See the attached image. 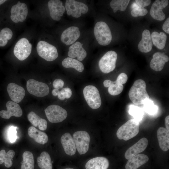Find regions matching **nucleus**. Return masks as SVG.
Segmentation results:
<instances>
[{"mask_svg":"<svg viewBox=\"0 0 169 169\" xmlns=\"http://www.w3.org/2000/svg\"><path fill=\"white\" fill-rule=\"evenodd\" d=\"M146 85L145 82L142 79H137L134 82L128 93L130 100L134 104H143L149 99Z\"/></svg>","mask_w":169,"mask_h":169,"instance_id":"f257e3e1","label":"nucleus"},{"mask_svg":"<svg viewBox=\"0 0 169 169\" xmlns=\"http://www.w3.org/2000/svg\"><path fill=\"white\" fill-rule=\"evenodd\" d=\"M140 123L134 119L129 120L118 129L116 136L120 140L127 141L136 136L139 131Z\"/></svg>","mask_w":169,"mask_h":169,"instance_id":"f03ea898","label":"nucleus"},{"mask_svg":"<svg viewBox=\"0 0 169 169\" xmlns=\"http://www.w3.org/2000/svg\"><path fill=\"white\" fill-rule=\"evenodd\" d=\"M95 36L98 43L100 45L106 46L111 42L112 36L108 25L105 22H97L94 27Z\"/></svg>","mask_w":169,"mask_h":169,"instance_id":"7ed1b4c3","label":"nucleus"},{"mask_svg":"<svg viewBox=\"0 0 169 169\" xmlns=\"http://www.w3.org/2000/svg\"><path fill=\"white\" fill-rule=\"evenodd\" d=\"M84 97L89 106L92 109L99 108L101 104V100L98 89L95 86L89 85L83 90Z\"/></svg>","mask_w":169,"mask_h":169,"instance_id":"20e7f679","label":"nucleus"},{"mask_svg":"<svg viewBox=\"0 0 169 169\" xmlns=\"http://www.w3.org/2000/svg\"><path fill=\"white\" fill-rule=\"evenodd\" d=\"M36 49L38 55L47 61H53L58 57L56 48L45 41H39L37 44Z\"/></svg>","mask_w":169,"mask_h":169,"instance_id":"39448f33","label":"nucleus"},{"mask_svg":"<svg viewBox=\"0 0 169 169\" xmlns=\"http://www.w3.org/2000/svg\"><path fill=\"white\" fill-rule=\"evenodd\" d=\"M72 137L79 153L81 155L87 153L90 142V136L88 133L84 131H77L74 133Z\"/></svg>","mask_w":169,"mask_h":169,"instance_id":"423d86ee","label":"nucleus"},{"mask_svg":"<svg viewBox=\"0 0 169 169\" xmlns=\"http://www.w3.org/2000/svg\"><path fill=\"white\" fill-rule=\"evenodd\" d=\"M45 113L48 120L52 123L61 122L67 118L66 110L56 105H51L45 110Z\"/></svg>","mask_w":169,"mask_h":169,"instance_id":"0eeeda50","label":"nucleus"},{"mask_svg":"<svg viewBox=\"0 0 169 169\" xmlns=\"http://www.w3.org/2000/svg\"><path fill=\"white\" fill-rule=\"evenodd\" d=\"M117 55L114 51L107 52L100 59L99 65L101 71L104 73H108L115 68Z\"/></svg>","mask_w":169,"mask_h":169,"instance_id":"6e6552de","label":"nucleus"},{"mask_svg":"<svg viewBox=\"0 0 169 169\" xmlns=\"http://www.w3.org/2000/svg\"><path fill=\"white\" fill-rule=\"evenodd\" d=\"M65 9L67 14L78 18L82 14H85L88 11V7L84 3L74 0H66Z\"/></svg>","mask_w":169,"mask_h":169,"instance_id":"1a4fd4ad","label":"nucleus"},{"mask_svg":"<svg viewBox=\"0 0 169 169\" xmlns=\"http://www.w3.org/2000/svg\"><path fill=\"white\" fill-rule=\"evenodd\" d=\"M32 48L31 44L27 38H21L17 42L14 46V54L19 60H23L30 54Z\"/></svg>","mask_w":169,"mask_h":169,"instance_id":"9d476101","label":"nucleus"},{"mask_svg":"<svg viewBox=\"0 0 169 169\" xmlns=\"http://www.w3.org/2000/svg\"><path fill=\"white\" fill-rule=\"evenodd\" d=\"M26 87L29 93L37 97H44L49 93V88L46 84L33 79L27 81Z\"/></svg>","mask_w":169,"mask_h":169,"instance_id":"9b49d317","label":"nucleus"},{"mask_svg":"<svg viewBox=\"0 0 169 169\" xmlns=\"http://www.w3.org/2000/svg\"><path fill=\"white\" fill-rule=\"evenodd\" d=\"M11 13V19L14 22H23L26 19L28 14L27 5L24 3L18 1L12 7Z\"/></svg>","mask_w":169,"mask_h":169,"instance_id":"f8f14e48","label":"nucleus"},{"mask_svg":"<svg viewBox=\"0 0 169 169\" xmlns=\"http://www.w3.org/2000/svg\"><path fill=\"white\" fill-rule=\"evenodd\" d=\"M169 3L168 0H156L152 4L150 10V14L154 19L162 21L165 18V15L162 9L166 7Z\"/></svg>","mask_w":169,"mask_h":169,"instance_id":"ddd939ff","label":"nucleus"},{"mask_svg":"<svg viewBox=\"0 0 169 169\" xmlns=\"http://www.w3.org/2000/svg\"><path fill=\"white\" fill-rule=\"evenodd\" d=\"M48 5L52 19L55 21L60 20L65 9L62 2L59 0H50L48 2Z\"/></svg>","mask_w":169,"mask_h":169,"instance_id":"4468645a","label":"nucleus"},{"mask_svg":"<svg viewBox=\"0 0 169 169\" xmlns=\"http://www.w3.org/2000/svg\"><path fill=\"white\" fill-rule=\"evenodd\" d=\"M80 35V31L78 27L71 26L63 32L61 36V40L64 44L69 45L74 43Z\"/></svg>","mask_w":169,"mask_h":169,"instance_id":"2eb2a0df","label":"nucleus"},{"mask_svg":"<svg viewBox=\"0 0 169 169\" xmlns=\"http://www.w3.org/2000/svg\"><path fill=\"white\" fill-rule=\"evenodd\" d=\"M7 110L0 111V116L2 118L8 119L12 116L19 117L23 114L22 110L17 103L10 100L6 104Z\"/></svg>","mask_w":169,"mask_h":169,"instance_id":"dca6fc26","label":"nucleus"},{"mask_svg":"<svg viewBox=\"0 0 169 169\" xmlns=\"http://www.w3.org/2000/svg\"><path fill=\"white\" fill-rule=\"evenodd\" d=\"M7 90L11 99L16 103L20 102L25 95V92L24 88L14 83L9 84Z\"/></svg>","mask_w":169,"mask_h":169,"instance_id":"f3484780","label":"nucleus"},{"mask_svg":"<svg viewBox=\"0 0 169 169\" xmlns=\"http://www.w3.org/2000/svg\"><path fill=\"white\" fill-rule=\"evenodd\" d=\"M128 76L126 74L122 73L120 74L116 81H112L111 84L108 87L109 93L114 96L120 94L123 90V84L126 82Z\"/></svg>","mask_w":169,"mask_h":169,"instance_id":"a211bd4d","label":"nucleus"},{"mask_svg":"<svg viewBox=\"0 0 169 169\" xmlns=\"http://www.w3.org/2000/svg\"><path fill=\"white\" fill-rule=\"evenodd\" d=\"M148 144V140L145 137L142 138L126 151L125 154V158L129 160L143 152L146 148Z\"/></svg>","mask_w":169,"mask_h":169,"instance_id":"6ab92c4d","label":"nucleus"},{"mask_svg":"<svg viewBox=\"0 0 169 169\" xmlns=\"http://www.w3.org/2000/svg\"><path fill=\"white\" fill-rule=\"evenodd\" d=\"M60 141L65 152L69 156H73L76 152V147L74 140L70 134L66 132L63 134Z\"/></svg>","mask_w":169,"mask_h":169,"instance_id":"aec40b11","label":"nucleus"},{"mask_svg":"<svg viewBox=\"0 0 169 169\" xmlns=\"http://www.w3.org/2000/svg\"><path fill=\"white\" fill-rule=\"evenodd\" d=\"M169 60V57L164 53L160 52L155 53L150 63V67L153 70L159 71L163 68L166 63Z\"/></svg>","mask_w":169,"mask_h":169,"instance_id":"412c9836","label":"nucleus"},{"mask_svg":"<svg viewBox=\"0 0 169 169\" xmlns=\"http://www.w3.org/2000/svg\"><path fill=\"white\" fill-rule=\"evenodd\" d=\"M82 45L83 44L78 41L70 46L68 53L69 57L74 59L77 57L78 61L83 60L87 56V53Z\"/></svg>","mask_w":169,"mask_h":169,"instance_id":"4be33fe9","label":"nucleus"},{"mask_svg":"<svg viewBox=\"0 0 169 169\" xmlns=\"http://www.w3.org/2000/svg\"><path fill=\"white\" fill-rule=\"evenodd\" d=\"M109 166L108 159L103 156L92 158L86 163V169H107Z\"/></svg>","mask_w":169,"mask_h":169,"instance_id":"5701e85b","label":"nucleus"},{"mask_svg":"<svg viewBox=\"0 0 169 169\" xmlns=\"http://www.w3.org/2000/svg\"><path fill=\"white\" fill-rule=\"evenodd\" d=\"M153 44L150 31L148 29L144 30L142 34V38L138 45L139 50L142 52L147 53L152 49Z\"/></svg>","mask_w":169,"mask_h":169,"instance_id":"b1692460","label":"nucleus"},{"mask_svg":"<svg viewBox=\"0 0 169 169\" xmlns=\"http://www.w3.org/2000/svg\"><path fill=\"white\" fill-rule=\"evenodd\" d=\"M148 156L144 154H138L128 160L125 166V169H137L149 160Z\"/></svg>","mask_w":169,"mask_h":169,"instance_id":"393cba45","label":"nucleus"},{"mask_svg":"<svg viewBox=\"0 0 169 169\" xmlns=\"http://www.w3.org/2000/svg\"><path fill=\"white\" fill-rule=\"evenodd\" d=\"M157 136L160 148L166 151L169 149V133L164 127H159L157 132Z\"/></svg>","mask_w":169,"mask_h":169,"instance_id":"a878e982","label":"nucleus"},{"mask_svg":"<svg viewBox=\"0 0 169 169\" xmlns=\"http://www.w3.org/2000/svg\"><path fill=\"white\" fill-rule=\"evenodd\" d=\"M28 134L31 138L38 143L44 144L48 141V137L47 135L33 126H31L28 128Z\"/></svg>","mask_w":169,"mask_h":169,"instance_id":"bb28decb","label":"nucleus"},{"mask_svg":"<svg viewBox=\"0 0 169 169\" xmlns=\"http://www.w3.org/2000/svg\"><path fill=\"white\" fill-rule=\"evenodd\" d=\"M28 120L35 127H38L42 131H44L47 128V122L44 119L40 118L35 112L31 111L27 116Z\"/></svg>","mask_w":169,"mask_h":169,"instance_id":"cd10ccee","label":"nucleus"},{"mask_svg":"<svg viewBox=\"0 0 169 169\" xmlns=\"http://www.w3.org/2000/svg\"><path fill=\"white\" fill-rule=\"evenodd\" d=\"M151 37L152 44L157 48L159 49L164 48L167 39V36L165 33L161 32L159 33L154 31L151 33Z\"/></svg>","mask_w":169,"mask_h":169,"instance_id":"c85d7f7f","label":"nucleus"},{"mask_svg":"<svg viewBox=\"0 0 169 169\" xmlns=\"http://www.w3.org/2000/svg\"><path fill=\"white\" fill-rule=\"evenodd\" d=\"M38 165L41 169H52V161L49 154L46 151L41 153L37 159Z\"/></svg>","mask_w":169,"mask_h":169,"instance_id":"c756f323","label":"nucleus"},{"mask_svg":"<svg viewBox=\"0 0 169 169\" xmlns=\"http://www.w3.org/2000/svg\"><path fill=\"white\" fill-rule=\"evenodd\" d=\"M62 66L65 68H72L79 72H82L84 70L83 64L76 59L70 57L64 59L62 62Z\"/></svg>","mask_w":169,"mask_h":169,"instance_id":"7c9ffc66","label":"nucleus"},{"mask_svg":"<svg viewBox=\"0 0 169 169\" xmlns=\"http://www.w3.org/2000/svg\"><path fill=\"white\" fill-rule=\"evenodd\" d=\"M15 154L14 151L12 150L6 152L5 150H2L0 151V164L4 163L6 167L9 168L13 165L12 160Z\"/></svg>","mask_w":169,"mask_h":169,"instance_id":"2f4dec72","label":"nucleus"},{"mask_svg":"<svg viewBox=\"0 0 169 169\" xmlns=\"http://www.w3.org/2000/svg\"><path fill=\"white\" fill-rule=\"evenodd\" d=\"M22 157L23 160L21 162V169H34V160L32 153L25 151L23 153Z\"/></svg>","mask_w":169,"mask_h":169,"instance_id":"473e14b6","label":"nucleus"},{"mask_svg":"<svg viewBox=\"0 0 169 169\" xmlns=\"http://www.w3.org/2000/svg\"><path fill=\"white\" fill-rule=\"evenodd\" d=\"M130 1L129 0H112L110 3V6L114 13L118 10L125 11Z\"/></svg>","mask_w":169,"mask_h":169,"instance_id":"72a5a7b5","label":"nucleus"},{"mask_svg":"<svg viewBox=\"0 0 169 169\" xmlns=\"http://www.w3.org/2000/svg\"><path fill=\"white\" fill-rule=\"evenodd\" d=\"M12 36V31L10 28H5L3 29L0 32V47L5 46L8 40L10 39Z\"/></svg>","mask_w":169,"mask_h":169,"instance_id":"f704fd0d","label":"nucleus"},{"mask_svg":"<svg viewBox=\"0 0 169 169\" xmlns=\"http://www.w3.org/2000/svg\"><path fill=\"white\" fill-rule=\"evenodd\" d=\"M129 112L132 116L134 119L138 121L142 117L143 112L139 107L133 105H131L129 108Z\"/></svg>","mask_w":169,"mask_h":169,"instance_id":"c9c22d12","label":"nucleus"},{"mask_svg":"<svg viewBox=\"0 0 169 169\" xmlns=\"http://www.w3.org/2000/svg\"><path fill=\"white\" fill-rule=\"evenodd\" d=\"M146 111L149 114H155L157 111V106L154 104L153 101L149 99L143 104Z\"/></svg>","mask_w":169,"mask_h":169,"instance_id":"e433bc0d","label":"nucleus"},{"mask_svg":"<svg viewBox=\"0 0 169 169\" xmlns=\"http://www.w3.org/2000/svg\"><path fill=\"white\" fill-rule=\"evenodd\" d=\"M16 128V127L11 126L8 129V136L9 141L11 143L14 142L17 138Z\"/></svg>","mask_w":169,"mask_h":169,"instance_id":"4c0bfd02","label":"nucleus"},{"mask_svg":"<svg viewBox=\"0 0 169 169\" xmlns=\"http://www.w3.org/2000/svg\"><path fill=\"white\" fill-rule=\"evenodd\" d=\"M147 13V10L144 8H137L132 9L131 11V14L133 17H136L139 16H145Z\"/></svg>","mask_w":169,"mask_h":169,"instance_id":"58836bf2","label":"nucleus"},{"mask_svg":"<svg viewBox=\"0 0 169 169\" xmlns=\"http://www.w3.org/2000/svg\"><path fill=\"white\" fill-rule=\"evenodd\" d=\"M135 2L138 5L139 8H142L149 5L151 3V0H136Z\"/></svg>","mask_w":169,"mask_h":169,"instance_id":"ea45409f","label":"nucleus"},{"mask_svg":"<svg viewBox=\"0 0 169 169\" xmlns=\"http://www.w3.org/2000/svg\"><path fill=\"white\" fill-rule=\"evenodd\" d=\"M64 81L60 79H57L53 82V85L55 89H59L62 88L64 86Z\"/></svg>","mask_w":169,"mask_h":169,"instance_id":"a19ab883","label":"nucleus"},{"mask_svg":"<svg viewBox=\"0 0 169 169\" xmlns=\"http://www.w3.org/2000/svg\"><path fill=\"white\" fill-rule=\"evenodd\" d=\"M63 90L65 96V98L69 99L72 95V92L71 90L68 87L64 88L62 89Z\"/></svg>","mask_w":169,"mask_h":169,"instance_id":"79ce46f5","label":"nucleus"},{"mask_svg":"<svg viewBox=\"0 0 169 169\" xmlns=\"http://www.w3.org/2000/svg\"><path fill=\"white\" fill-rule=\"evenodd\" d=\"M163 30L168 34L169 33V18L164 23L162 26Z\"/></svg>","mask_w":169,"mask_h":169,"instance_id":"37998d69","label":"nucleus"},{"mask_svg":"<svg viewBox=\"0 0 169 169\" xmlns=\"http://www.w3.org/2000/svg\"><path fill=\"white\" fill-rule=\"evenodd\" d=\"M58 96V98L61 100H64L65 98L64 92L62 89L59 91Z\"/></svg>","mask_w":169,"mask_h":169,"instance_id":"c03bdc74","label":"nucleus"},{"mask_svg":"<svg viewBox=\"0 0 169 169\" xmlns=\"http://www.w3.org/2000/svg\"><path fill=\"white\" fill-rule=\"evenodd\" d=\"M112 81L109 79H106L103 82L105 87H109L112 84Z\"/></svg>","mask_w":169,"mask_h":169,"instance_id":"a18cd8bd","label":"nucleus"},{"mask_svg":"<svg viewBox=\"0 0 169 169\" xmlns=\"http://www.w3.org/2000/svg\"><path fill=\"white\" fill-rule=\"evenodd\" d=\"M165 124L166 129L169 131V115L166 117L165 119Z\"/></svg>","mask_w":169,"mask_h":169,"instance_id":"49530a36","label":"nucleus"},{"mask_svg":"<svg viewBox=\"0 0 169 169\" xmlns=\"http://www.w3.org/2000/svg\"><path fill=\"white\" fill-rule=\"evenodd\" d=\"M59 92V89H54L52 91V93L54 96H56L58 95Z\"/></svg>","mask_w":169,"mask_h":169,"instance_id":"de8ad7c7","label":"nucleus"},{"mask_svg":"<svg viewBox=\"0 0 169 169\" xmlns=\"http://www.w3.org/2000/svg\"><path fill=\"white\" fill-rule=\"evenodd\" d=\"M6 1V0H0V5Z\"/></svg>","mask_w":169,"mask_h":169,"instance_id":"09e8293b","label":"nucleus"},{"mask_svg":"<svg viewBox=\"0 0 169 169\" xmlns=\"http://www.w3.org/2000/svg\"><path fill=\"white\" fill-rule=\"evenodd\" d=\"M64 169H74L72 168H71V167H67V168H65Z\"/></svg>","mask_w":169,"mask_h":169,"instance_id":"8fccbe9b","label":"nucleus"}]
</instances>
